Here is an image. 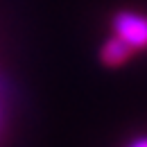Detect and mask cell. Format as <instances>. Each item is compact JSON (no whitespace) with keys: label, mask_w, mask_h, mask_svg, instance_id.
Here are the masks:
<instances>
[{"label":"cell","mask_w":147,"mask_h":147,"mask_svg":"<svg viewBox=\"0 0 147 147\" xmlns=\"http://www.w3.org/2000/svg\"><path fill=\"white\" fill-rule=\"evenodd\" d=\"M115 36H120L134 50L147 48V16L136 11H120L113 18Z\"/></svg>","instance_id":"cell-1"},{"label":"cell","mask_w":147,"mask_h":147,"mask_svg":"<svg viewBox=\"0 0 147 147\" xmlns=\"http://www.w3.org/2000/svg\"><path fill=\"white\" fill-rule=\"evenodd\" d=\"M131 52H134L131 45H127L120 36H113V38H109V41L104 43V48H102V61H104L107 66H120L122 61L129 59Z\"/></svg>","instance_id":"cell-2"},{"label":"cell","mask_w":147,"mask_h":147,"mask_svg":"<svg viewBox=\"0 0 147 147\" xmlns=\"http://www.w3.org/2000/svg\"><path fill=\"white\" fill-rule=\"evenodd\" d=\"M127 147H147V136H140V138H134Z\"/></svg>","instance_id":"cell-3"}]
</instances>
